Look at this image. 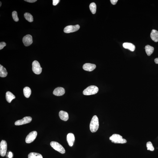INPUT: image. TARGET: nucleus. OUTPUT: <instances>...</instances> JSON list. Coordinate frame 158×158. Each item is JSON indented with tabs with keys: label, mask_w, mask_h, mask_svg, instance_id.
Listing matches in <instances>:
<instances>
[{
	"label": "nucleus",
	"mask_w": 158,
	"mask_h": 158,
	"mask_svg": "<svg viewBox=\"0 0 158 158\" xmlns=\"http://www.w3.org/2000/svg\"><path fill=\"white\" fill-rule=\"evenodd\" d=\"M80 28V27L79 25H76L74 26L70 25L65 27L64 31V33H66L75 32L79 30Z\"/></svg>",
	"instance_id": "7"
},
{
	"label": "nucleus",
	"mask_w": 158,
	"mask_h": 158,
	"mask_svg": "<svg viewBox=\"0 0 158 158\" xmlns=\"http://www.w3.org/2000/svg\"><path fill=\"white\" fill-rule=\"evenodd\" d=\"M6 44L5 42H1L0 43V50L2 49L4 47L6 46Z\"/></svg>",
	"instance_id": "26"
},
{
	"label": "nucleus",
	"mask_w": 158,
	"mask_h": 158,
	"mask_svg": "<svg viewBox=\"0 0 158 158\" xmlns=\"http://www.w3.org/2000/svg\"><path fill=\"white\" fill-rule=\"evenodd\" d=\"M59 116L61 120L65 121H67L69 119L68 113L66 111H61L59 113Z\"/></svg>",
	"instance_id": "14"
},
{
	"label": "nucleus",
	"mask_w": 158,
	"mask_h": 158,
	"mask_svg": "<svg viewBox=\"0 0 158 158\" xmlns=\"http://www.w3.org/2000/svg\"><path fill=\"white\" fill-rule=\"evenodd\" d=\"M28 158H43L42 155L35 152H30L28 156Z\"/></svg>",
	"instance_id": "21"
},
{
	"label": "nucleus",
	"mask_w": 158,
	"mask_h": 158,
	"mask_svg": "<svg viewBox=\"0 0 158 158\" xmlns=\"http://www.w3.org/2000/svg\"><path fill=\"white\" fill-rule=\"evenodd\" d=\"M13 154L12 152H9L8 155V157L9 158H12L13 157Z\"/></svg>",
	"instance_id": "30"
},
{
	"label": "nucleus",
	"mask_w": 158,
	"mask_h": 158,
	"mask_svg": "<svg viewBox=\"0 0 158 158\" xmlns=\"http://www.w3.org/2000/svg\"><path fill=\"white\" fill-rule=\"evenodd\" d=\"M146 147L147 150H149L150 151H153L154 150L153 145H152V143L150 141H149L147 142Z\"/></svg>",
	"instance_id": "24"
},
{
	"label": "nucleus",
	"mask_w": 158,
	"mask_h": 158,
	"mask_svg": "<svg viewBox=\"0 0 158 158\" xmlns=\"http://www.w3.org/2000/svg\"><path fill=\"white\" fill-rule=\"evenodd\" d=\"M99 90V88L96 86H90L83 91V94L87 95H94L97 94Z\"/></svg>",
	"instance_id": "3"
},
{
	"label": "nucleus",
	"mask_w": 158,
	"mask_h": 158,
	"mask_svg": "<svg viewBox=\"0 0 158 158\" xmlns=\"http://www.w3.org/2000/svg\"><path fill=\"white\" fill-rule=\"evenodd\" d=\"M67 139L69 146L70 147L72 146L75 141V137L74 134L72 133H69L67 135Z\"/></svg>",
	"instance_id": "13"
},
{
	"label": "nucleus",
	"mask_w": 158,
	"mask_h": 158,
	"mask_svg": "<svg viewBox=\"0 0 158 158\" xmlns=\"http://www.w3.org/2000/svg\"><path fill=\"white\" fill-rule=\"evenodd\" d=\"M7 150V144L6 141L2 140L0 143V154L4 157L6 154Z\"/></svg>",
	"instance_id": "6"
},
{
	"label": "nucleus",
	"mask_w": 158,
	"mask_h": 158,
	"mask_svg": "<svg viewBox=\"0 0 158 158\" xmlns=\"http://www.w3.org/2000/svg\"><path fill=\"white\" fill-rule=\"evenodd\" d=\"M99 127V119L96 115H94L92 119L90 124V131L92 133L96 132Z\"/></svg>",
	"instance_id": "1"
},
{
	"label": "nucleus",
	"mask_w": 158,
	"mask_h": 158,
	"mask_svg": "<svg viewBox=\"0 0 158 158\" xmlns=\"http://www.w3.org/2000/svg\"><path fill=\"white\" fill-rule=\"evenodd\" d=\"M155 62V63L156 64H158V58H156L154 60Z\"/></svg>",
	"instance_id": "31"
},
{
	"label": "nucleus",
	"mask_w": 158,
	"mask_h": 158,
	"mask_svg": "<svg viewBox=\"0 0 158 158\" xmlns=\"http://www.w3.org/2000/svg\"><path fill=\"white\" fill-rule=\"evenodd\" d=\"M151 39L155 42H158V31L154 29L152 30L151 34Z\"/></svg>",
	"instance_id": "16"
},
{
	"label": "nucleus",
	"mask_w": 158,
	"mask_h": 158,
	"mask_svg": "<svg viewBox=\"0 0 158 158\" xmlns=\"http://www.w3.org/2000/svg\"><path fill=\"white\" fill-rule=\"evenodd\" d=\"M12 16L13 19L15 22H18L19 21V18H18V13L16 11H14L13 12Z\"/></svg>",
	"instance_id": "25"
},
{
	"label": "nucleus",
	"mask_w": 158,
	"mask_h": 158,
	"mask_svg": "<svg viewBox=\"0 0 158 158\" xmlns=\"http://www.w3.org/2000/svg\"><path fill=\"white\" fill-rule=\"evenodd\" d=\"M7 72L6 69L1 64L0 65V76L5 77L7 76Z\"/></svg>",
	"instance_id": "19"
},
{
	"label": "nucleus",
	"mask_w": 158,
	"mask_h": 158,
	"mask_svg": "<svg viewBox=\"0 0 158 158\" xmlns=\"http://www.w3.org/2000/svg\"><path fill=\"white\" fill-rule=\"evenodd\" d=\"M145 51L147 55L150 56L153 52L154 48L150 45H147L145 46Z\"/></svg>",
	"instance_id": "18"
},
{
	"label": "nucleus",
	"mask_w": 158,
	"mask_h": 158,
	"mask_svg": "<svg viewBox=\"0 0 158 158\" xmlns=\"http://www.w3.org/2000/svg\"><path fill=\"white\" fill-rule=\"evenodd\" d=\"M60 1L59 0H53V5L54 6H56L58 4Z\"/></svg>",
	"instance_id": "27"
},
{
	"label": "nucleus",
	"mask_w": 158,
	"mask_h": 158,
	"mask_svg": "<svg viewBox=\"0 0 158 158\" xmlns=\"http://www.w3.org/2000/svg\"><path fill=\"white\" fill-rule=\"evenodd\" d=\"M24 17L25 19L29 22H32L34 20L33 16L30 13H25L24 14Z\"/></svg>",
	"instance_id": "22"
},
{
	"label": "nucleus",
	"mask_w": 158,
	"mask_h": 158,
	"mask_svg": "<svg viewBox=\"0 0 158 158\" xmlns=\"http://www.w3.org/2000/svg\"><path fill=\"white\" fill-rule=\"evenodd\" d=\"M96 67V66L95 64L89 63L85 64L83 65V70L89 71H93Z\"/></svg>",
	"instance_id": "11"
},
{
	"label": "nucleus",
	"mask_w": 158,
	"mask_h": 158,
	"mask_svg": "<svg viewBox=\"0 0 158 158\" xmlns=\"http://www.w3.org/2000/svg\"><path fill=\"white\" fill-rule=\"evenodd\" d=\"M110 1L112 5H115L116 4L118 0H111Z\"/></svg>",
	"instance_id": "28"
},
{
	"label": "nucleus",
	"mask_w": 158,
	"mask_h": 158,
	"mask_svg": "<svg viewBox=\"0 0 158 158\" xmlns=\"http://www.w3.org/2000/svg\"><path fill=\"white\" fill-rule=\"evenodd\" d=\"M50 145L53 148L60 153L64 154L65 152L64 148L60 144L57 142H51L50 143Z\"/></svg>",
	"instance_id": "4"
},
{
	"label": "nucleus",
	"mask_w": 158,
	"mask_h": 158,
	"mask_svg": "<svg viewBox=\"0 0 158 158\" xmlns=\"http://www.w3.org/2000/svg\"><path fill=\"white\" fill-rule=\"evenodd\" d=\"M123 46L124 48L128 49L132 52L135 51V45L132 43L129 42H125L123 44Z\"/></svg>",
	"instance_id": "15"
},
{
	"label": "nucleus",
	"mask_w": 158,
	"mask_h": 158,
	"mask_svg": "<svg viewBox=\"0 0 158 158\" xmlns=\"http://www.w3.org/2000/svg\"><path fill=\"white\" fill-rule=\"evenodd\" d=\"M23 42L26 46H30L33 43L32 37L30 35H27L23 37Z\"/></svg>",
	"instance_id": "10"
},
{
	"label": "nucleus",
	"mask_w": 158,
	"mask_h": 158,
	"mask_svg": "<svg viewBox=\"0 0 158 158\" xmlns=\"http://www.w3.org/2000/svg\"><path fill=\"white\" fill-rule=\"evenodd\" d=\"M65 93L64 89L63 88L58 87L56 88L53 92L54 95L57 96H62Z\"/></svg>",
	"instance_id": "12"
},
{
	"label": "nucleus",
	"mask_w": 158,
	"mask_h": 158,
	"mask_svg": "<svg viewBox=\"0 0 158 158\" xmlns=\"http://www.w3.org/2000/svg\"><path fill=\"white\" fill-rule=\"evenodd\" d=\"M15 96L14 94L10 91H7L6 93V100L9 103H11L13 99H15Z\"/></svg>",
	"instance_id": "17"
},
{
	"label": "nucleus",
	"mask_w": 158,
	"mask_h": 158,
	"mask_svg": "<svg viewBox=\"0 0 158 158\" xmlns=\"http://www.w3.org/2000/svg\"><path fill=\"white\" fill-rule=\"evenodd\" d=\"M111 142L115 143L123 144L127 143L126 139H123V137L118 134H114L110 137Z\"/></svg>",
	"instance_id": "2"
},
{
	"label": "nucleus",
	"mask_w": 158,
	"mask_h": 158,
	"mask_svg": "<svg viewBox=\"0 0 158 158\" xmlns=\"http://www.w3.org/2000/svg\"><path fill=\"white\" fill-rule=\"evenodd\" d=\"M23 94L24 96L26 98L29 97L31 94V90L29 88L26 87L24 88L23 90Z\"/></svg>",
	"instance_id": "20"
},
{
	"label": "nucleus",
	"mask_w": 158,
	"mask_h": 158,
	"mask_svg": "<svg viewBox=\"0 0 158 158\" xmlns=\"http://www.w3.org/2000/svg\"><path fill=\"white\" fill-rule=\"evenodd\" d=\"M32 120V118L30 117H26L21 120H18L15 123L16 125H21L29 123Z\"/></svg>",
	"instance_id": "9"
},
{
	"label": "nucleus",
	"mask_w": 158,
	"mask_h": 158,
	"mask_svg": "<svg viewBox=\"0 0 158 158\" xmlns=\"http://www.w3.org/2000/svg\"><path fill=\"white\" fill-rule=\"evenodd\" d=\"M0 7H1V5H2V3H1V2H0Z\"/></svg>",
	"instance_id": "32"
},
{
	"label": "nucleus",
	"mask_w": 158,
	"mask_h": 158,
	"mask_svg": "<svg viewBox=\"0 0 158 158\" xmlns=\"http://www.w3.org/2000/svg\"><path fill=\"white\" fill-rule=\"evenodd\" d=\"M32 69L33 72L36 74H39L42 72V68L38 61L35 60L33 62Z\"/></svg>",
	"instance_id": "5"
},
{
	"label": "nucleus",
	"mask_w": 158,
	"mask_h": 158,
	"mask_svg": "<svg viewBox=\"0 0 158 158\" xmlns=\"http://www.w3.org/2000/svg\"><path fill=\"white\" fill-rule=\"evenodd\" d=\"M90 10L93 14H95L96 12V4L94 2L90 4L89 6Z\"/></svg>",
	"instance_id": "23"
},
{
	"label": "nucleus",
	"mask_w": 158,
	"mask_h": 158,
	"mask_svg": "<svg viewBox=\"0 0 158 158\" xmlns=\"http://www.w3.org/2000/svg\"><path fill=\"white\" fill-rule=\"evenodd\" d=\"M25 1L30 3H34L37 1V0H25Z\"/></svg>",
	"instance_id": "29"
},
{
	"label": "nucleus",
	"mask_w": 158,
	"mask_h": 158,
	"mask_svg": "<svg viewBox=\"0 0 158 158\" xmlns=\"http://www.w3.org/2000/svg\"><path fill=\"white\" fill-rule=\"evenodd\" d=\"M37 135L36 131H34L30 132L26 136L25 140L26 143H29L32 142L36 138Z\"/></svg>",
	"instance_id": "8"
}]
</instances>
